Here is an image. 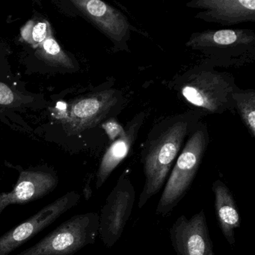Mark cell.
<instances>
[{"instance_id": "cell-1", "label": "cell", "mask_w": 255, "mask_h": 255, "mask_svg": "<svg viewBox=\"0 0 255 255\" xmlns=\"http://www.w3.org/2000/svg\"><path fill=\"white\" fill-rule=\"evenodd\" d=\"M195 116V113H185L166 118L152 128L141 153L144 184L138 208H142L163 187L185 138L198 124Z\"/></svg>"}, {"instance_id": "cell-2", "label": "cell", "mask_w": 255, "mask_h": 255, "mask_svg": "<svg viewBox=\"0 0 255 255\" xmlns=\"http://www.w3.org/2000/svg\"><path fill=\"white\" fill-rule=\"evenodd\" d=\"M173 86L201 114H222L234 109L232 95L238 86L232 74L216 71L204 62L179 76Z\"/></svg>"}, {"instance_id": "cell-3", "label": "cell", "mask_w": 255, "mask_h": 255, "mask_svg": "<svg viewBox=\"0 0 255 255\" xmlns=\"http://www.w3.org/2000/svg\"><path fill=\"white\" fill-rule=\"evenodd\" d=\"M186 47L201 53L203 62L213 68L242 66L255 60V33L251 29H207L192 33Z\"/></svg>"}, {"instance_id": "cell-4", "label": "cell", "mask_w": 255, "mask_h": 255, "mask_svg": "<svg viewBox=\"0 0 255 255\" xmlns=\"http://www.w3.org/2000/svg\"><path fill=\"white\" fill-rule=\"evenodd\" d=\"M209 139L207 126L198 122L171 170L156 206V215L165 217L171 214L190 190L208 147Z\"/></svg>"}, {"instance_id": "cell-5", "label": "cell", "mask_w": 255, "mask_h": 255, "mask_svg": "<svg viewBox=\"0 0 255 255\" xmlns=\"http://www.w3.org/2000/svg\"><path fill=\"white\" fill-rule=\"evenodd\" d=\"M99 213L77 214L61 224L32 247L16 255H74L96 242Z\"/></svg>"}, {"instance_id": "cell-6", "label": "cell", "mask_w": 255, "mask_h": 255, "mask_svg": "<svg viewBox=\"0 0 255 255\" xmlns=\"http://www.w3.org/2000/svg\"><path fill=\"white\" fill-rule=\"evenodd\" d=\"M135 190L128 176L122 174L107 196L99 214V236L107 249L122 237L132 214Z\"/></svg>"}, {"instance_id": "cell-7", "label": "cell", "mask_w": 255, "mask_h": 255, "mask_svg": "<svg viewBox=\"0 0 255 255\" xmlns=\"http://www.w3.org/2000/svg\"><path fill=\"white\" fill-rule=\"evenodd\" d=\"M80 199L81 195L77 191L67 192L20 225L7 231L0 237V255H9L54 223L62 215L74 208L80 202Z\"/></svg>"}, {"instance_id": "cell-8", "label": "cell", "mask_w": 255, "mask_h": 255, "mask_svg": "<svg viewBox=\"0 0 255 255\" xmlns=\"http://www.w3.org/2000/svg\"><path fill=\"white\" fill-rule=\"evenodd\" d=\"M122 96L117 89H105L74 100L62 121L65 130L77 134L97 126L116 108Z\"/></svg>"}, {"instance_id": "cell-9", "label": "cell", "mask_w": 255, "mask_h": 255, "mask_svg": "<svg viewBox=\"0 0 255 255\" xmlns=\"http://www.w3.org/2000/svg\"><path fill=\"white\" fill-rule=\"evenodd\" d=\"M59 177L54 170L38 167L19 170L18 178L8 192H0V215L12 204H24L41 199L56 190Z\"/></svg>"}, {"instance_id": "cell-10", "label": "cell", "mask_w": 255, "mask_h": 255, "mask_svg": "<svg viewBox=\"0 0 255 255\" xmlns=\"http://www.w3.org/2000/svg\"><path fill=\"white\" fill-rule=\"evenodd\" d=\"M171 246L177 255H214L204 210L191 218L181 215L169 231Z\"/></svg>"}, {"instance_id": "cell-11", "label": "cell", "mask_w": 255, "mask_h": 255, "mask_svg": "<svg viewBox=\"0 0 255 255\" xmlns=\"http://www.w3.org/2000/svg\"><path fill=\"white\" fill-rule=\"evenodd\" d=\"M71 2L116 47L126 44L130 36V23L123 13L101 0H72Z\"/></svg>"}, {"instance_id": "cell-12", "label": "cell", "mask_w": 255, "mask_h": 255, "mask_svg": "<svg viewBox=\"0 0 255 255\" xmlns=\"http://www.w3.org/2000/svg\"><path fill=\"white\" fill-rule=\"evenodd\" d=\"M186 5L199 10L195 18L221 26L255 22V0H192Z\"/></svg>"}, {"instance_id": "cell-13", "label": "cell", "mask_w": 255, "mask_h": 255, "mask_svg": "<svg viewBox=\"0 0 255 255\" xmlns=\"http://www.w3.org/2000/svg\"><path fill=\"white\" fill-rule=\"evenodd\" d=\"M144 113L137 114L125 128V135L111 143L106 150L96 174L95 187L101 189L114 170L129 155L144 119Z\"/></svg>"}, {"instance_id": "cell-14", "label": "cell", "mask_w": 255, "mask_h": 255, "mask_svg": "<svg viewBox=\"0 0 255 255\" xmlns=\"http://www.w3.org/2000/svg\"><path fill=\"white\" fill-rule=\"evenodd\" d=\"M214 207L219 228L230 246L235 244V230L240 228L241 219L232 192L222 180L213 183Z\"/></svg>"}, {"instance_id": "cell-15", "label": "cell", "mask_w": 255, "mask_h": 255, "mask_svg": "<svg viewBox=\"0 0 255 255\" xmlns=\"http://www.w3.org/2000/svg\"><path fill=\"white\" fill-rule=\"evenodd\" d=\"M234 107L241 118L242 122L255 138V91L237 89L232 95Z\"/></svg>"}, {"instance_id": "cell-16", "label": "cell", "mask_w": 255, "mask_h": 255, "mask_svg": "<svg viewBox=\"0 0 255 255\" xmlns=\"http://www.w3.org/2000/svg\"><path fill=\"white\" fill-rule=\"evenodd\" d=\"M36 49L37 56L46 63L53 66L62 67L68 69H73L74 68L72 59L64 52L62 47L58 44L53 33L50 34Z\"/></svg>"}, {"instance_id": "cell-17", "label": "cell", "mask_w": 255, "mask_h": 255, "mask_svg": "<svg viewBox=\"0 0 255 255\" xmlns=\"http://www.w3.org/2000/svg\"><path fill=\"white\" fill-rule=\"evenodd\" d=\"M20 33L26 42L37 48L53 32L47 20H29L22 28Z\"/></svg>"}, {"instance_id": "cell-18", "label": "cell", "mask_w": 255, "mask_h": 255, "mask_svg": "<svg viewBox=\"0 0 255 255\" xmlns=\"http://www.w3.org/2000/svg\"><path fill=\"white\" fill-rule=\"evenodd\" d=\"M102 128L111 143L125 135V128L115 118H110L102 124Z\"/></svg>"}, {"instance_id": "cell-19", "label": "cell", "mask_w": 255, "mask_h": 255, "mask_svg": "<svg viewBox=\"0 0 255 255\" xmlns=\"http://www.w3.org/2000/svg\"><path fill=\"white\" fill-rule=\"evenodd\" d=\"M14 95L11 89L4 83H0V104L9 105L14 102Z\"/></svg>"}]
</instances>
